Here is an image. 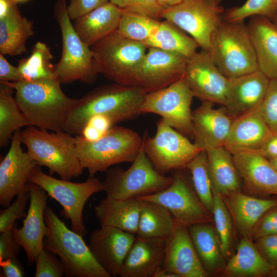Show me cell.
Masks as SVG:
<instances>
[{"label":"cell","instance_id":"cell-35","mask_svg":"<svg viewBox=\"0 0 277 277\" xmlns=\"http://www.w3.org/2000/svg\"><path fill=\"white\" fill-rule=\"evenodd\" d=\"M144 44L148 48L178 53L188 58L195 53L200 47L192 37L166 20L160 22L155 31Z\"/></svg>","mask_w":277,"mask_h":277},{"label":"cell","instance_id":"cell-57","mask_svg":"<svg viewBox=\"0 0 277 277\" xmlns=\"http://www.w3.org/2000/svg\"><path fill=\"white\" fill-rule=\"evenodd\" d=\"M130 1L131 0H109L110 2L121 9H125L127 7Z\"/></svg>","mask_w":277,"mask_h":277},{"label":"cell","instance_id":"cell-34","mask_svg":"<svg viewBox=\"0 0 277 277\" xmlns=\"http://www.w3.org/2000/svg\"><path fill=\"white\" fill-rule=\"evenodd\" d=\"M176 224L175 219L163 206L151 201H140L137 236L166 239L174 231Z\"/></svg>","mask_w":277,"mask_h":277},{"label":"cell","instance_id":"cell-21","mask_svg":"<svg viewBox=\"0 0 277 277\" xmlns=\"http://www.w3.org/2000/svg\"><path fill=\"white\" fill-rule=\"evenodd\" d=\"M270 79L260 70L229 80L223 107L233 120L260 107Z\"/></svg>","mask_w":277,"mask_h":277},{"label":"cell","instance_id":"cell-13","mask_svg":"<svg viewBox=\"0 0 277 277\" xmlns=\"http://www.w3.org/2000/svg\"><path fill=\"white\" fill-rule=\"evenodd\" d=\"M194 95L184 77L163 89L146 93L141 113L160 115L171 127L193 138L191 105Z\"/></svg>","mask_w":277,"mask_h":277},{"label":"cell","instance_id":"cell-8","mask_svg":"<svg viewBox=\"0 0 277 277\" xmlns=\"http://www.w3.org/2000/svg\"><path fill=\"white\" fill-rule=\"evenodd\" d=\"M98 74L115 83L135 86V77L148 47L117 31L91 47Z\"/></svg>","mask_w":277,"mask_h":277},{"label":"cell","instance_id":"cell-20","mask_svg":"<svg viewBox=\"0 0 277 277\" xmlns=\"http://www.w3.org/2000/svg\"><path fill=\"white\" fill-rule=\"evenodd\" d=\"M176 222L174 231L166 239L163 268L178 277L208 276L209 274L200 260L188 227Z\"/></svg>","mask_w":277,"mask_h":277},{"label":"cell","instance_id":"cell-55","mask_svg":"<svg viewBox=\"0 0 277 277\" xmlns=\"http://www.w3.org/2000/svg\"><path fill=\"white\" fill-rule=\"evenodd\" d=\"M184 0H157L158 3L162 8V10L176 5Z\"/></svg>","mask_w":277,"mask_h":277},{"label":"cell","instance_id":"cell-11","mask_svg":"<svg viewBox=\"0 0 277 277\" xmlns=\"http://www.w3.org/2000/svg\"><path fill=\"white\" fill-rule=\"evenodd\" d=\"M142 148L155 169L165 174L186 168L187 164L204 150L169 125L162 118L156 124L153 137H143Z\"/></svg>","mask_w":277,"mask_h":277},{"label":"cell","instance_id":"cell-50","mask_svg":"<svg viewBox=\"0 0 277 277\" xmlns=\"http://www.w3.org/2000/svg\"><path fill=\"white\" fill-rule=\"evenodd\" d=\"M12 229L1 232L0 262L16 258L20 252L21 246L15 239Z\"/></svg>","mask_w":277,"mask_h":277},{"label":"cell","instance_id":"cell-1","mask_svg":"<svg viewBox=\"0 0 277 277\" xmlns=\"http://www.w3.org/2000/svg\"><path fill=\"white\" fill-rule=\"evenodd\" d=\"M146 93L137 86L115 83L99 86L77 100L68 114L64 130L80 135L88 120L96 115L106 116L116 124L137 117Z\"/></svg>","mask_w":277,"mask_h":277},{"label":"cell","instance_id":"cell-44","mask_svg":"<svg viewBox=\"0 0 277 277\" xmlns=\"http://www.w3.org/2000/svg\"><path fill=\"white\" fill-rule=\"evenodd\" d=\"M260 109L265 123L272 133L277 134V79L270 80L266 94Z\"/></svg>","mask_w":277,"mask_h":277},{"label":"cell","instance_id":"cell-38","mask_svg":"<svg viewBox=\"0 0 277 277\" xmlns=\"http://www.w3.org/2000/svg\"><path fill=\"white\" fill-rule=\"evenodd\" d=\"M193 188L199 199L212 215L213 193L208 169L207 156L205 149L197 153L187 164Z\"/></svg>","mask_w":277,"mask_h":277},{"label":"cell","instance_id":"cell-22","mask_svg":"<svg viewBox=\"0 0 277 277\" xmlns=\"http://www.w3.org/2000/svg\"><path fill=\"white\" fill-rule=\"evenodd\" d=\"M233 158L247 192L259 196L277 195V171L269 159L256 151L239 153Z\"/></svg>","mask_w":277,"mask_h":277},{"label":"cell","instance_id":"cell-60","mask_svg":"<svg viewBox=\"0 0 277 277\" xmlns=\"http://www.w3.org/2000/svg\"><path fill=\"white\" fill-rule=\"evenodd\" d=\"M271 21L273 23V24L277 27V10L273 18Z\"/></svg>","mask_w":277,"mask_h":277},{"label":"cell","instance_id":"cell-41","mask_svg":"<svg viewBox=\"0 0 277 277\" xmlns=\"http://www.w3.org/2000/svg\"><path fill=\"white\" fill-rule=\"evenodd\" d=\"M277 10V0H247L241 6L225 10L223 17L227 21H241L248 17L260 15L272 20Z\"/></svg>","mask_w":277,"mask_h":277},{"label":"cell","instance_id":"cell-10","mask_svg":"<svg viewBox=\"0 0 277 277\" xmlns=\"http://www.w3.org/2000/svg\"><path fill=\"white\" fill-rule=\"evenodd\" d=\"M29 182L41 186L62 206L61 214L70 221L72 230L82 236L87 234L83 211L90 197L103 191L102 182L95 177H89L81 183L57 179L46 174L37 166L32 171Z\"/></svg>","mask_w":277,"mask_h":277},{"label":"cell","instance_id":"cell-43","mask_svg":"<svg viewBox=\"0 0 277 277\" xmlns=\"http://www.w3.org/2000/svg\"><path fill=\"white\" fill-rule=\"evenodd\" d=\"M54 253L43 248L35 261V277H61L65 276L64 269L60 260Z\"/></svg>","mask_w":277,"mask_h":277},{"label":"cell","instance_id":"cell-9","mask_svg":"<svg viewBox=\"0 0 277 277\" xmlns=\"http://www.w3.org/2000/svg\"><path fill=\"white\" fill-rule=\"evenodd\" d=\"M132 163L126 170L111 167L105 172L102 183L106 196L119 200L137 199L164 189L173 181L172 176H166L155 169L142 147Z\"/></svg>","mask_w":277,"mask_h":277},{"label":"cell","instance_id":"cell-26","mask_svg":"<svg viewBox=\"0 0 277 277\" xmlns=\"http://www.w3.org/2000/svg\"><path fill=\"white\" fill-rule=\"evenodd\" d=\"M242 238L252 239L255 225L262 216L277 206V200L255 197L234 191L222 196Z\"/></svg>","mask_w":277,"mask_h":277},{"label":"cell","instance_id":"cell-3","mask_svg":"<svg viewBox=\"0 0 277 277\" xmlns=\"http://www.w3.org/2000/svg\"><path fill=\"white\" fill-rule=\"evenodd\" d=\"M207 51L220 71L229 80L259 70L254 45L243 21L223 19L212 34Z\"/></svg>","mask_w":277,"mask_h":277},{"label":"cell","instance_id":"cell-25","mask_svg":"<svg viewBox=\"0 0 277 277\" xmlns=\"http://www.w3.org/2000/svg\"><path fill=\"white\" fill-rule=\"evenodd\" d=\"M272 135L259 107L233 120L224 147L232 155L257 151Z\"/></svg>","mask_w":277,"mask_h":277},{"label":"cell","instance_id":"cell-48","mask_svg":"<svg viewBox=\"0 0 277 277\" xmlns=\"http://www.w3.org/2000/svg\"><path fill=\"white\" fill-rule=\"evenodd\" d=\"M109 0H70L67 12L71 20L81 16L108 3Z\"/></svg>","mask_w":277,"mask_h":277},{"label":"cell","instance_id":"cell-2","mask_svg":"<svg viewBox=\"0 0 277 277\" xmlns=\"http://www.w3.org/2000/svg\"><path fill=\"white\" fill-rule=\"evenodd\" d=\"M3 83L15 91V98L30 125L50 131L64 130L68 114L78 99L67 96L57 79Z\"/></svg>","mask_w":277,"mask_h":277},{"label":"cell","instance_id":"cell-15","mask_svg":"<svg viewBox=\"0 0 277 277\" xmlns=\"http://www.w3.org/2000/svg\"><path fill=\"white\" fill-rule=\"evenodd\" d=\"M188 60L178 53L148 47L136 71L135 86L147 93L166 88L184 77Z\"/></svg>","mask_w":277,"mask_h":277},{"label":"cell","instance_id":"cell-4","mask_svg":"<svg viewBox=\"0 0 277 277\" xmlns=\"http://www.w3.org/2000/svg\"><path fill=\"white\" fill-rule=\"evenodd\" d=\"M44 219L47 232L43 248L59 256L65 276L111 277L94 258L83 236L69 229L51 208H46Z\"/></svg>","mask_w":277,"mask_h":277},{"label":"cell","instance_id":"cell-39","mask_svg":"<svg viewBox=\"0 0 277 277\" xmlns=\"http://www.w3.org/2000/svg\"><path fill=\"white\" fill-rule=\"evenodd\" d=\"M160 21L122 9L117 32L126 38L144 43L155 31Z\"/></svg>","mask_w":277,"mask_h":277},{"label":"cell","instance_id":"cell-52","mask_svg":"<svg viewBox=\"0 0 277 277\" xmlns=\"http://www.w3.org/2000/svg\"><path fill=\"white\" fill-rule=\"evenodd\" d=\"M0 265L1 277H22L24 275L23 268L16 258L1 262Z\"/></svg>","mask_w":277,"mask_h":277},{"label":"cell","instance_id":"cell-51","mask_svg":"<svg viewBox=\"0 0 277 277\" xmlns=\"http://www.w3.org/2000/svg\"><path fill=\"white\" fill-rule=\"evenodd\" d=\"M24 80L17 67L10 64L0 54V82H16Z\"/></svg>","mask_w":277,"mask_h":277},{"label":"cell","instance_id":"cell-47","mask_svg":"<svg viewBox=\"0 0 277 277\" xmlns=\"http://www.w3.org/2000/svg\"><path fill=\"white\" fill-rule=\"evenodd\" d=\"M255 245L264 258L272 266H277V234L268 235L255 240Z\"/></svg>","mask_w":277,"mask_h":277},{"label":"cell","instance_id":"cell-62","mask_svg":"<svg viewBox=\"0 0 277 277\" xmlns=\"http://www.w3.org/2000/svg\"><path fill=\"white\" fill-rule=\"evenodd\" d=\"M13 2L17 3H21V2H24L28 0H11Z\"/></svg>","mask_w":277,"mask_h":277},{"label":"cell","instance_id":"cell-54","mask_svg":"<svg viewBox=\"0 0 277 277\" xmlns=\"http://www.w3.org/2000/svg\"><path fill=\"white\" fill-rule=\"evenodd\" d=\"M13 3L11 0H0V18L7 14Z\"/></svg>","mask_w":277,"mask_h":277},{"label":"cell","instance_id":"cell-32","mask_svg":"<svg viewBox=\"0 0 277 277\" xmlns=\"http://www.w3.org/2000/svg\"><path fill=\"white\" fill-rule=\"evenodd\" d=\"M205 150L212 190L222 196L241 191L240 177L233 155L224 147L207 148Z\"/></svg>","mask_w":277,"mask_h":277},{"label":"cell","instance_id":"cell-29","mask_svg":"<svg viewBox=\"0 0 277 277\" xmlns=\"http://www.w3.org/2000/svg\"><path fill=\"white\" fill-rule=\"evenodd\" d=\"M94 213L101 226H111L136 234L140 201L119 200L106 196L94 207Z\"/></svg>","mask_w":277,"mask_h":277},{"label":"cell","instance_id":"cell-23","mask_svg":"<svg viewBox=\"0 0 277 277\" xmlns=\"http://www.w3.org/2000/svg\"><path fill=\"white\" fill-rule=\"evenodd\" d=\"M214 104L202 101L192 111L194 143L203 149L224 147L233 122L223 107L216 109Z\"/></svg>","mask_w":277,"mask_h":277},{"label":"cell","instance_id":"cell-19","mask_svg":"<svg viewBox=\"0 0 277 277\" xmlns=\"http://www.w3.org/2000/svg\"><path fill=\"white\" fill-rule=\"evenodd\" d=\"M136 234L111 226H101L90 234L88 247L102 267L111 276L118 274Z\"/></svg>","mask_w":277,"mask_h":277},{"label":"cell","instance_id":"cell-58","mask_svg":"<svg viewBox=\"0 0 277 277\" xmlns=\"http://www.w3.org/2000/svg\"><path fill=\"white\" fill-rule=\"evenodd\" d=\"M272 165L277 171V157L269 159Z\"/></svg>","mask_w":277,"mask_h":277},{"label":"cell","instance_id":"cell-42","mask_svg":"<svg viewBox=\"0 0 277 277\" xmlns=\"http://www.w3.org/2000/svg\"><path fill=\"white\" fill-rule=\"evenodd\" d=\"M29 200L30 190L28 183L27 188L16 196L14 202L5 209L1 210L0 233L11 230L16 220L26 216V208Z\"/></svg>","mask_w":277,"mask_h":277},{"label":"cell","instance_id":"cell-36","mask_svg":"<svg viewBox=\"0 0 277 277\" xmlns=\"http://www.w3.org/2000/svg\"><path fill=\"white\" fill-rule=\"evenodd\" d=\"M14 89L0 82V146H7L15 131L30 125L13 96Z\"/></svg>","mask_w":277,"mask_h":277},{"label":"cell","instance_id":"cell-6","mask_svg":"<svg viewBox=\"0 0 277 277\" xmlns=\"http://www.w3.org/2000/svg\"><path fill=\"white\" fill-rule=\"evenodd\" d=\"M143 141L133 130L114 126L93 141L76 135V153L82 167L87 169L89 177H94L113 165L132 162L142 147Z\"/></svg>","mask_w":277,"mask_h":277},{"label":"cell","instance_id":"cell-30","mask_svg":"<svg viewBox=\"0 0 277 277\" xmlns=\"http://www.w3.org/2000/svg\"><path fill=\"white\" fill-rule=\"evenodd\" d=\"M34 34L33 23L21 14L17 3L0 18V52L16 56L27 51L26 43Z\"/></svg>","mask_w":277,"mask_h":277},{"label":"cell","instance_id":"cell-31","mask_svg":"<svg viewBox=\"0 0 277 277\" xmlns=\"http://www.w3.org/2000/svg\"><path fill=\"white\" fill-rule=\"evenodd\" d=\"M274 267L262 255L251 239L242 238L235 253L226 263L224 275L232 277L269 276Z\"/></svg>","mask_w":277,"mask_h":277},{"label":"cell","instance_id":"cell-12","mask_svg":"<svg viewBox=\"0 0 277 277\" xmlns=\"http://www.w3.org/2000/svg\"><path fill=\"white\" fill-rule=\"evenodd\" d=\"M224 11L222 6L209 0H184L161 10L159 17L189 34L202 49L208 51L212 34L223 20Z\"/></svg>","mask_w":277,"mask_h":277},{"label":"cell","instance_id":"cell-24","mask_svg":"<svg viewBox=\"0 0 277 277\" xmlns=\"http://www.w3.org/2000/svg\"><path fill=\"white\" fill-rule=\"evenodd\" d=\"M166 239L137 236L120 271V277H153L163 267Z\"/></svg>","mask_w":277,"mask_h":277},{"label":"cell","instance_id":"cell-33","mask_svg":"<svg viewBox=\"0 0 277 277\" xmlns=\"http://www.w3.org/2000/svg\"><path fill=\"white\" fill-rule=\"evenodd\" d=\"M192 242L200 260L209 274L223 270L226 262L215 228L209 223L188 227Z\"/></svg>","mask_w":277,"mask_h":277},{"label":"cell","instance_id":"cell-59","mask_svg":"<svg viewBox=\"0 0 277 277\" xmlns=\"http://www.w3.org/2000/svg\"><path fill=\"white\" fill-rule=\"evenodd\" d=\"M269 276L277 277V266L274 267Z\"/></svg>","mask_w":277,"mask_h":277},{"label":"cell","instance_id":"cell-40","mask_svg":"<svg viewBox=\"0 0 277 277\" xmlns=\"http://www.w3.org/2000/svg\"><path fill=\"white\" fill-rule=\"evenodd\" d=\"M213 193L212 216L222 251L226 258L229 256L231 252L233 223L230 211L222 195L214 191H213Z\"/></svg>","mask_w":277,"mask_h":277},{"label":"cell","instance_id":"cell-49","mask_svg":"<svg viewBox=\"0 0 277 277\" xmlns=\"http://www.w3.org/2000/svg\"><path fill=\"white\" fill-rule=\"evenodd\" d=\"M123 9L159 20L162 8L157 0H131L128 6Z\"/></svg>","mask_w":277,"mask_h":277},{"label":"cell","instance_id":"cell-28","mask_svg":"<svg viewBox=\"0 0 277 277\" xmlns=\"http://www.w3.org/2000/svg\"><path fill=\"white\" fill-rule=\"evenodd\" d=\"M122 9L110 2L75 20L74 28L89 47L116 32Z\"/></svg>","mask_w":277,"mask_h":277},{"label":"cell","instance_id":"cell-61","mask_svg":"<svg viewBox=\"0 0 277 277\" xmlns=\"http://www.w3.org/2000/svg\"><path fill=\"white\" fill-rule=\"evenodd\" d=\"M213 4L215 5H220L221 2V0H209Z\"/></svg>","mask_w":277,"mask_h":277},{"label":"cell","instance_id":"cell-53","mask_svg":"<svg viewBox=\"0 0 277 277\" xmlns=\"http://www.w3.org/2000/svg\"><path fill=\"white\" fill-rule=\"evenodd\" d=\"M256 152L268 159L277 157V134H273Z\"/></svg>","mask_w":277,"mask_h":277},{"label":"cell","instance_id":"cell-45","mask_svg":"<svg viewBox=\"0 0 277 277\" xmlns=\"http://www.w3.org/2000/svg\"><path fill=\"white\" fill-rule=\"evenodd\" d=\"M115 125L112 120L106 116L94 115L88 120L78 135L87 141H93L100 138Z\"/></svg>","mask_w":277,"mask_h":277},{"label":"cell","instance_id":"cell-37","mask_svg":"<svg viewBox=\"0 0 277 277\" xmlns=\"http://www.w3.org/2000/svg\"><path fill=\"white\" fill-rule=\"evenodd\" d=\"M53 55L44 43L37 42L30 55L18 61L17 66L24 80L54 77L55 66L51 62Z\"/></svg>","mask_w":277,"mask_h":277},{"label":"cell","instance_id":"cell-56","mask_svg":"<svg viewBox=\"0 0 277 277\" xmlns=\"http://www.w3.org/2000/svg\"><path fill=\"white\" fill-rule=\"evenodd\" d=\"M153 277H178L175 274L170 272L162 267L154 274Z\"/></svg>","mask_w":277,"mask_h":277},{"label":"cell","instance_id":"cell-18","mask_svg":"<svg viewBox=\"0 0 277 277\" xmlns=\"http://www.w3.org/2000/svg\"><path fill=\"white\" fill-rule=\"evenodd\" d=\"M29 205L23 226L18 228L17 223L12 231L13 236L26 252L28 262L32 264L43 249L44 240L47 232L44 212L49 196L39 185L29 182Z\"/></svg>","mask_w":277,"mask_h":277},{"label":"cell","instance_id":"cell-7","mask_svg":"<svg viewBox=\"0 0 277 277\" xmlns=\"http://www.w3.org/2000/svg\"><path fill=\"white\" fill-rule=\"evenodd\" d=\"M67 7L66 0H57L54 7V16L62 38V55L55 66L54 77L61 83L80 81L92 84L95 82L98 75L94 64L92 51L76 32Z\"/></svg>","mask_w":277,"mask_h":277},{"label":"cell","instance_id":"cell-46","mask_svg":"<svg viewBox=\"0 0 277 277\" xmlns=\"http://www.w3.org/2000/svg\"><path fill=\"white\" fill-rule=\"evenodd\" d=\"M277 234V206L266 212L255 225L252 238Z\"/></svg>","mask_w":277,"mask_h":277},{"label":"cell","instance_id":"cell-14","mask_svg":"<svg viewBox=\"0 0 277 277\" xmlns=\"http://www.w3.org/2000/svg\"><path fill=\"white\" fill-rule=\"evenodd\" d=\"M172 177V183L166 188L137 199L155 202L163 206L176 221L187 227L212 222V216L183 174L176 171Z\"/></svg>","mask_w":277,"mask_h":277},{"label":"cell","instance_id":"cell-17","mask_svg":"<svg viewBox=\"0 0 277 277\" xmlns=\"http://www.w3.org/2000/svg\"><path fill=\"white\" fill-rule=\"evenodd\" d=\"M21 131L14 132L8 151L0 163V205L5 208L27 188L32 171L38 166L22 148Z\"/></svg>","mask_w":277,"mask_h":277},{"label":"cell","instance_id":"cell-27","mask_svg":"<svg viewBox=\"0 0 277 277\" xmlns=\"http://www.w3.org/2000/svg\"><path fill=\"white\" fill-rule=\"evenodd\" d=\"M255 51L259 70L277 79V27L269 18L251 17L247 25Z\"/></svg>","mask_w":277,"mask_h":277},{"label":"cell","instance_id":"cell-5","mask_svg":"<svg viewBox=\"0 0 277 277\" xmlns=\"http://www.w3.org/2000/svg\"><path fill=\"white\" fill-rule=\"evenodd\" d=\"M22 142L38 166L70 181L83 172L76 149L75 137L63 130L51 131L29 125L21 131Z\"/></svg>","mask_w":277,"mask_h":277},{"label":"cell","instance_id":"cell-16","mask_svg":"<svg viewBox=\"0 0 277 277\" xmlns=\"http://www.w3.org/2000/svg\"><path fill=\"white\" fill-rule=\"evenodd\" d=\"M184 77L194 97L224 106L229 83L212 60L202 49L188 58Z\"/></svg>","mask_w":277,"mask_h":277}]
</instances>
